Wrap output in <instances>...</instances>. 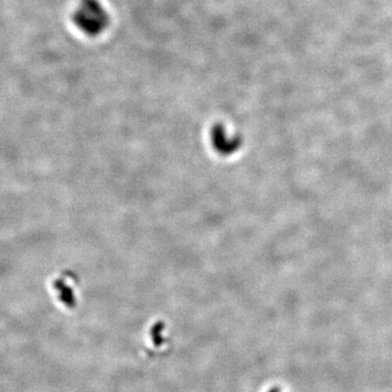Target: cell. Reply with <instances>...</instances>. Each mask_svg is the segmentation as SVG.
<instances>
[{"label": "cell", "instance_id": "6da1fadb", "mask_svg": "<svg viewBox=\"0 0 392 392\" xmlns=\"http://www.w3.org/2000/svg\"><path fill=\"white\" fill-rule=\"evenodd\" d=\"M73 21L85 34L96 36L108 27L109 15L98 0H82L74 12Z\"/></svg>", "mask_w": 392, "mask_h": 392}]
</instances>
